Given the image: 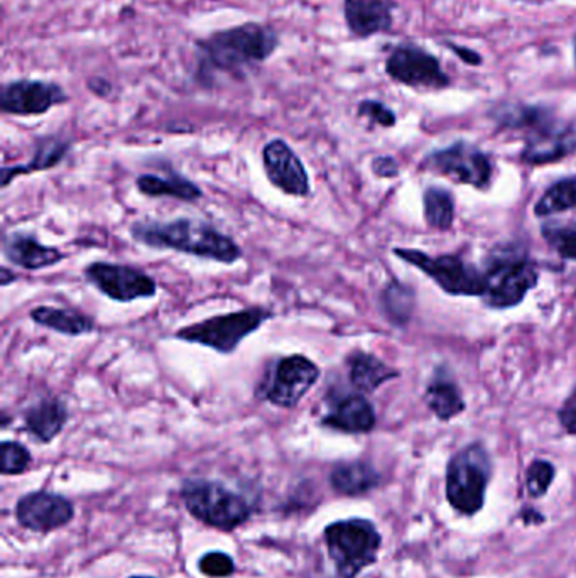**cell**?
<instances>
[{
	"label": "cell",
	"instance_id": "obj_41",
	"mask_svg": "<svg viewBox=\"0 0 576 578\" xmlns=\"http://www.w3.org/2000/svg\"><path fill=\"white\" fill-rule=\"evenodd\" d=\"M132 578H151V577H132Z\"/></svg>",
	"mask_w": 576,
	"mask_h": 578
},
{
	"label": "cell",
	"instance_id": "obj_34",
	"mask_svg": "<svg viewBox=\"0 0 576 578\" xmlns=\"http://www.w3.org/2000/svg\"><path fill=\"white\" fill-rule=\"evenodd\" d=\"M200 568L209 577H227L234 571V561L225 554H209L200 561Z\"/></svg>",
	"mask_w": 576,
	"mask_h": 578
},
{
	"label": "cell",
	"instance_id": "obj_22",
	"mask_svg": "<svg viewBox=\"0 0 576 578\" xmlns=\"http://www.w3.org/2000/svg\"><path fill=\"white\" fill-rule=\"evenodd\" d=\"M136 186L142 195L171 196L181 202H196L203 199V190L196 185L195 181L188 180L178 173L168 174H141L137 178Z\"/></svg>",
	"mask_w": 576,
	"mask_h": 578
},
{
	"label": "cell",
	"instance_id": "obj_29",
	"mask_svg": "<svg viewBox=\"0 0 576 578\" xmlns=\"http://www.w3.org/2000/svg\"><path fill=\"white\" fill-rule=\"evenodd\" d=\"M425 217L433 228L448 231L454 225L455 205L450 193L444 189H428L425 192Z\"/></svg>",
	"mask_w": 576,
	"mask_h": 578
},
{
	"label": "cell",
	"instance_id": "obj_17",
	"mask_svg": "<svg viewBox=\"0 0 576 578\" xmlns=\"http://www.w3.org/2000/svg\"><path fill=\"white\" fill-rule=\"evenodd\" d=\"M72 517L73 506L68 499L50 492L24 495L18 504L19 523L34 532L62 528Z\"/></svg>",
	"mask_w": 576,
	"mask_h": 578
},
{
	"label": "cell",
	"instance_id": "obj_27",
	"mask_svg": "<svg viewBox=\"0 0 576 578\" xmlns=\"http://www.w3.org/2000/svg\"><path fill=\"white\" fill-rule=\"evenodd\" d=\"M381 308L393 325L406 327L415 310V293L403 282L391 281L382 291Z\"/></svg>",
	"mask_w": 576,
	"mask_h": 578
},
{
	"label": "cell",
	"instance_id": "obj_14",
	"mask_svg": "<svg viewBox=\"0 0 576 578\" xmlns=\"http://www.w3.org/2000/svg\"><path fill=\"white\" fill-rule=\"evenodd\" d=\"M68 100V94L62 85L34 78L9 82L0 90V109L8 116H44Z\"/></svg>",
	"mask_w": 576,
	"mask_h": 578
},
{
	"label": "cell",
	"instance_id": "obj_8",
	"mask_svg": "<svg viewBox=\"0 0 576 578\" xmlns=\"http://www.w3.org/2000/svg\"><path fill=\"white\" fill-rule=\"evenodd\" d=\"M394 254L425 272L445 293L454 297H483L487 293V276L457 256L431 257L416 249H394Z\"/></svg>",
	"mask_w": 576,
	"mask_h": 578
},
{
	"label": "cell",
	"instance_id": "obj_31",
	"mask_svg": "<svg viewBox=\"0 0 576 578\" xmlns=\"http://www.w3.org/2000/svg\"><path fill=\"white\" fill-rule=\"evenodd\" d=\"M31 465L30 450L18 441L2 443V474H22Z\"/></svg>",
	"mask_w": 576,
	"mask_h": 578
},
{
	"label": "cell",
	"instance_id": "obj_2",
	"mask_svg": "<svg viewBox=\"0 0 576 578\" xmlns=\"http://www.w3.org/2000/svg\"><path fill=\"white\" fill-rule=\"evenodd\" d=\"M490 119L501 129L523 130L521 160L531 167L555 163L576 151V129L547 105L502 101L492 107Z\"/></svg>",
	"mask_w": 576,
	"mask_h": 578
},
{
	"label": "cell",
	"instance_id": "obj_6",
	"mask_svg": "<svg viewBox=\"0 0 576 578\" xmlns=\"http://www.w3.org/2000/svg\"><path fill=\"white\" fill-rule=\"evenodd\" d=\"M328 554L340 577L353 578L377 557L381 536L374 524L364 520L340 521L324 532Z\"/></svg>",
	"mask_w": 576,
	"mask_h": 578
},
{
	"label": "cell",
	"instance_id": "obj_36",
	"mask_svg": "<svg viewBox=\"0 0 576 578\" xmlns=\"http://www.w3.org/2000/svg\"><path fill=\"white\" fill-rule=\"evenodd\" d=\"M559 421L568 434L576 435V389L569 394L558 413Z\"/></svg>",
	"mask_w": 576,
	"mask_h": 578
},
{
	"label": "cell",
	"instance_id": "obj_24",
	"mask_svg": "<svg viewBox=\"0 0 576 578\" xmlns=\"http://www.w3.org/2000/svg\"><path fill=\"white\" fill-rule=\"evenodd\" d=\"M399 376L381 358L365 352H355L349 357V379L362 393H374L382 384Z\"/></svg>",
	"mask_w": 576,
	"mask_h": 578
},
{
	"label": "cell",
	"instance_id": "obj_10",
	"mask_svg": "<svg viewBox=\"0 0 576 578\" xmlns=\"http://www.w3.org/2000/svg\"><path fill=\"white\" fill-rule=\"evenodd\" d=\"M183 499L193 516L215 528L234 529L249 517L244 499L215 482H186Z\"/></svg>",
	"mask_w": 576,
	"mask_h": 578
},
{
	"label": "cell",
	"instance_id": "obj_40",
	"mask_svg": "<svg viewBox=\"0 0 576 578\" xmlns=\"http://www.w3.org/2000/svg\"><path fill=\"white\" fill-rule=\"evenodd\" d=\"M573 62H575L576 66V33L575 36H573Z\"/></svg>",
	"mask_w": 576,
	"mask_h": 578
},
{
	"label": "cell",
	"instance_id": "obj_5",
	"mask_svg": "<svg viewBox=\"0 0 576 578\" xmlns=\"http://www.w3.org/2000/svg\"><path fill=\"white\" fill-rule=\"evenodd\" d=\"M487 293L483 300L489 307L505 310L526 298L537 285V271L518 247L493 250L487 268Z\"/></svg>",
	"mask_w": 576,
	"mask_h": 578
},
{
	"label": "cell",
	"instance_id": "obj_9",
	"mask_svg": "<svg viewBox=\"0 0 576 578\" xmlns=\"http://www.w3.org/2000/svg\"><path fill=\"white\" fill-rule=\"evenodd\" d=\"M320 376V367L307 355H288L274 362L273 371L266 374L257 394L273 406L292 409L301 403Z\"/></svg>",
	"mask_w": 576,
	"mask_h": 578
},
{
	"label": "cell",
	"instance_id": "obj_7",
	"mask_svg": "<svg viewBox=\"0 0 576 578\" xmlns=\"http://www.w3.org/2000/svg\"><path fill=\"white\" fill-rule=\"evenodd\" d=\"M490 479V459L482 445H470L450 460L447 495L451 506L463 514H476L483 506Z\"/></svg>",
	"mask_w": 576,
	"mask_h": 578
},
{
	"label": "cell",
	"instance_id": "obj_28",
	"mask_svg": "<svg viewBox=\"0 0 576 578\" xmlns=\"http://www.w3.org/2000/svg\"><path fill=\"white\" fill-rule=\"evenodd\" d=\"M568 210H576V176L565 178L550 186L534 206V214L537 217H550Z\"/></svg>",
	"mask_w": 576,
	"mask_h": 578
},
{
	"label": "cell",
	"instance_id": "obj_12",
	"mask_svg": "<svg viewBox=\"0 0 576 578\" xmlns=\"http://www.w3.org/2000/svg\"><path fill=\"white\" fill-rule=\"evenodd\" d=\"M423 164L426 170L436 171L457 183L476 189H487L492 178V163L489 156L465 141L429 152Z\"/></svg>",
	"mask_w": 576,
	"mask_h": 578
},
{
	"label": "cell",
	"instance_id": "obj_18",
	"mask_svg": "<svg viewBox=\"0 0 576 578\" xmlns=\"http://www.w3.org/2000/svg\"><path fill=\"white\" fill-rule=\"evenodd\" d=\"M375 411L362 394H335L328 399V413L321 419L323 427L343 434H369L374 430Z\"/></svg>",
	"mask_w": 576,
	"mask_h": 578
},
{
	"label": "cell",
	"instance_id": "obj_38",
	"mask_svg": "<svg viewBox=\"0 0 576 578\" xmlns=\"http://www.w3.org/2000/svg\"><path fill=\"white\" fill-rule=\"evenodd\" d=\"M87 88L92 94L102 98H108V95L114 92L113 84H110L107 78H104V76H92V78H88Z\"/></svg>",
	"mask_w": 576,
	"mask_h": 578
},
{
	"label": "cell",
	"instance_id": "obj_11",
	"mask_svg": "<svg viewBox=\"0 0 576 578\" xmlns=\"http://www.w3.org/2000/svg\"><path fill=\"white\" fill-rule=\"evenodd\" d=\"M384 69L391 81L409 88L445 90L451 87V78L440 58L416 43H399L387 55Z\"/></svg>",
	"mask_w": 576,
	"mask_h": 578
},
{
	"label": "cell",
	"instance_id": "obj_37",
	"mask_svg": "<svg viewBox=\"0 0 576 578\" xmlns=\"http://www.w3.org/2000/svg\"><path fill=\"white\" fill-rule=\"evenodd\" d=\"M372 171L381 178H394L399 174V164L391 156H378L372 161Z\"/></svg>",
	"mask_w": 576,
	"mask_h": 578
},
{
	"label": "cell",
	"instance_id": "obj_35",
	"mask_svg": "<svg viewBox=\"0 0 576 578\" xmlns=\"http://www.w3.org/2000/svg\"><path fill=\"white\" fill-rule=\"evenodd\" d=\"M444 46L450 50L465 65L473 66V68L483 65V56L480 55L479 51L472 50V47L460 46V44L450 43V41H445Z\"/></svg>",
	"mask_w": 576,
	"mask_h": 578
},
{
	"label": "cell",
	"instance_id": "obj_32",
	"mask_svg": "<svg viewBox=\"0 0 576 578\" xmlns=\"http://www.w3.org/2000/svg\"><path fill=\"white\" fill-rule=\"evenodd\" d=\"M359 117L371 120L372 124H377L381 127H394L397 124V116L390 105L374 98H365L356 107Z\"/></svg>",
	"mask_w": 576,
	"mask_h": 578
},
{
	"label": "cell",
	"instance_id": "obj_26",
	"mask_svg": "<svg viewBox=\"0 0 576 578\" xmlns=\"http://www.w3.org/2000/svg\"><path fill=\"white\" fill-rule=\"evenodd\" d=\"M332 485L346 495H359L371 491L381 478L374 467L365 462L340 463L332 472Z\"/></svg>",
	"mask_w": 576,
	"mask_h": 578
},
{
	"label": "cell",
	"instance_id": "obj_15",
	"mask_svg": "<svg viewBox=\"0 0 576 578\" xmlns=\"http://www.w3.org/2000/svg\"><path fill=\"white\" fill-rule=\"evenodd\" d=\"M263 164L270 185L281 190L286 195H310V176L307 168L285 139H273L264 146Z\"/></svg>",
	"mask_w": 576,
	"mask_h": 578
},
{
	"label": "cell",
	"instance_id": "obj_25",
	"mask_svg": "<svg viewBox=\"0 0 576 578\" xmlns=\"http://www.w3.org/2000/svg\"><path fill=\"white\" fill-rule=\"evenodd\" d=\"M426 405L438 418L448 421L465 409L460 387L445 373H438L429 383L425 394Z\"/></svg>",
	"mask_w": 576,
	"mask_h": 578
},
{
	"label": "cell",
	"instance_id": "obj_16",
	"mask_svg": "<svg viewBox=\"0 0 576 578\" xmlns=\"http://www.w3.org/2000/svg\"><path fill=\"white\" fill-rule=\"evenodd\" d=\"M396 0H343V19L350 36L369 40L393 31Z\"/></svg>",
	"mask_w": 576,
	"mask_h": 578
},
{
	"label": "cell",
	"instance_id": "obj_19",
	"mask_svg": "<svg viewBox=\"0 0 576 578\" xmlns=\"http://www.w3.org/2000/svg\"><path fill=\"white\" fill-rule=\"evenodd\" d=\"M4 256L9 263L28 271L51 268L65 259L58 247L44 246L31 234L14 232L4 239Z\"/></svg>",
	"mask_w": 576,
	"mask_h": 578
},
{
	"label": "cell",
	"instance_id": "obj_30",
	"mask_svg": "<svg viewBox=\"0 0 576 578\" xmlns=\"http://www.w3.org/2000/svg\"><path fill=\"white\" fill-rule=\"evenodd\" d=\"M543 237L563 259L576 260V227L544 225Z\"/></svg>",
	"mask_w": 576,
	"mask_h": 578
},
{
	"label": "cell",
	"instance_id": "obj_3",
	"mask_svg": "<svg viewBox=\"0 0 576 578\" xmlns=\"http://www.w3.org/2000/svg\"><path fill=\"white\" fill-rule=\"evenodd\" d=\"M130 234L137 243L152 249L177 250L222 265H234L242 257L241 246L232 237L206 222L193 218H177L164 224L137 222L130 227Z\"/></svg>",
	"mask_w": 576,
	"mask_h": 578
},
{
	"label": "cell",
	"instance_id": "obj_21",
	"mask_svg": "<svg viewBox=\"0 0 576 578\" xmlns=\"http://www.w3.org/2000/svg\"><path fill=\"white\" fill-rule=\"evenodd\" d=\"M70 148H72V144H70L68 139L58 138V136L41 138L30 163L2 168V186L6 189L19 174H31L58 167L68 154Z\"/></svg>",
	"mask_w": 576,
	"mask_h": 578
},
{
	"label": "cell",
	"instance_id": "obj_13",
	"mask_svg": "<svg viewBox=\"0 0 576 578\" xmlns=\"http://www.w3.org/2000/svg\"><path fill=\"white\" fill-rule=\"evenodd\" d=\"M85 278L102 295L119 303L154 298L158 293L156 279L134 266L113 265L98 260L85 268Z\"/></svg>",
	"mask_w": 576,
	"mask_h": 578
},
{
	"label": "cell",
	"instance_id": "obj_4",
	"mask_svg": "<svg viewBox=\"0 0 576 578\" xmlns=\"http://www.w3.org/2000/svg\"><path fill=\"white\" fill-rule=\"evenodd\" d=\"M270 319H273V311L267 308H244V310L218 314L203 322L183 327L174 333V339L183 340L188 344L203 345V347L228 355L237 351L238 345L247 336L256 333Z\"/></svg>",
	"mask_w": 576,
	"mask_h": 578
},
{
	"label": "cell",
	"instance_id": "obj_1",
	"mask_svg": "<svg viewBox=\"0 0 576 578\" xmlns=\"http://www.w3.org/2000/svg\"><path fill=\"white\" fill-rule=\"evenodd\" d=\"M281 46V34L270 24L249 21L244 24L213 31L195 41V81L212 88L218 75L245 76L273 58Z\"/></svg>",
	"mask_w": 576,
	"mask_h": 578
},
{
	"label": "cell",
	"instance_id": "obj_33",
	"mask_svg": "<svg viewBox=\"0 0 576 578\" xmlns=\"http://www.w3.org/2000/svg\"><path fill=\"white\" fill-rule=\"evenodd\" d=\"M553 479H555V467L552 463L546 462V460H536V462L531 463L530 470H527L530 494L540 497L552 485Z\"/></svg>",
	"mask_w": 576,
	"mask_h": 578
},
{
	"label": "cell",
	"instance_id": "obj_39",
	"mask_svg": "<svg viewBox=\"0 0 576 578\" xmlns=\"http://www.w3.org/2000/svg\"><path fill=\"white\" fill-rule=\"evenodd\" d=\"M2 278H0V285L4 286H9L11 285V282H14V281H18V275H14V272L11 271V269H8L6 268H2Z\"/></svg>",
	"mask_w": 576,
	"mask_h": 578
},
{
	"label": "cell",
	"instance_id": "obj_23",
	"mask_svg": "<svg viewBox=\"0 0 576 578\" xmlns=\"http://www.w3.org/2000/svg\"><path fill=\"white\" fill-rule=\"evenodd\" d=\"M30 317L36 325L62 335L79 336L95 332L94 320L72 308L38 307L31 310Z\"/></svg>",
	"mask_w": 576,
	"mask_h": 578
},
{
	"label": "cell",
	"instance_id": "obj_20",
	"mask_svg": "<svg viewBox=\"0 0 576 578\" xmlns=\"http://www.w3.org/2000/svg\"><path fill=\"white\" fill-rule=\"evenodd\" d=\"M66 421H68V409L58 398L43 399L24 413L25 430L43 443H50L58 437Z\"/></svg>",
	"mask_w": 576,
	"mask_h": 578
}]
</instances>
